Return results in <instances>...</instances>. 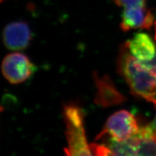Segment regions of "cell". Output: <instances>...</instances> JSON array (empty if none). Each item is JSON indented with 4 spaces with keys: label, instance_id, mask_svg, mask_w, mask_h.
Masks as SVG:
<instances>
[{
    "label": "cell",
    "instance_id": "6",
    "mask_svg": "<svg viewBox=\"0 0 156 156\" xmlns=\"http://www.w3.org/2000/svg\"><path fill=\"white\" fill-rule=\"evenodd\" d=\"M154 23V15L147 7L124 9L122 14L120 28L123 31L131 29H149Z\"/></svg>",
    "mask_w": 156,
    "mask_h": 156
},
{
    "label": "cell",
    "instance_id": "10",
    "mask_svg": "<svg viewBox=\"0 0 156 156\" xmlns=\"http://www.w3.org/2000/svg\"><path fill=\"white\" fill-rule=\"evenodd\" d=\"M116 5L123 7L124 9L136 7H146L147 0H111Z\"/></svg>",
    "mask_w": 156,
    "mask_h": 156
},
{
    "label": "cell",
    "instance_id": "11",
    "mask_svg": "<svg viewBox=\"0 0 156 156\" xmlns=\"http://www.w3.org/2000/svg\"><path fill=\"white\" fill-rule=\"evenodd\" d=\"M92 155H113L110 150L105 144H91L90 145Z\"/></svg>",
    "mask_w": 156,
    "mask_h": 156
},
{
    "label": "cell",
    "instance_id": "7",
    "mask_svg": "<svg viewBox=\"0 0 156 156\" xmlns=\"http://www.w3.org/2000/svg\"><path fill=\"white\" fill-rule=\"evenodd\" d=\"M124 44L131 54L139 61H149L156 55V44L147 33H136Z\"/></svg>",
    "mask_w": 156,
    "mask_h": 156
},
{
    "label": "cell",
    "instance_id": "1",
    "mask_svg": "<svg viewBox=\"0 0 156 156\" xmlns=\"http://www.w3.org/2000/svg\"><path fill=\"white\" fill-rule=\"evenodd\" d=\"M117 68L131 93L152 103L156 108V55L149 61H139L124 44L120 48Z\"/></svg>",
    "mask_w": 156,
    "mask_h": 156
},
{
    "label": "cell",
    "instance_id": "12",
    "mask_svg": "<svg viewBox=\"0 0 156 156\" xmlns=\"http://www.w3.org/2000/svg\"><path fill=\"white\" fill-rule=\"evenodd\" d=\"M148 125L151 128H152V129L154 131L155 133H156V116L154 118V120L151 122Z\"/></svg>",
    "mask_w": 156,
    "mask_h": 156
},
{
    "label": "cell",
    "instance_id": "9",
    "mask_svg": "<svg viewBox=\"0 0 156 156\" xmlns=\"http://www.w3.org/2000/svg\"><path fill=\"white\" fill-rule=\"evenodd\" d=\"M139 136L136 133L125 140H116L110 136L105 144L113 155H137Z\"/></svg>",
    "mask_w": 156,
    "mask_h": 156
},
{
    "label": "cell",
    "instance_id": "2",
    "mask_svg": "<svg viewBox=\"0 0 156 156\" xmlns=\"http://www.w3.org/2000/svg\"><path fill=\"white\" fill-rule=\"evenodd\" d=\"M67 140L65 152L68 155H92L84 128V114L81 107L69 104L63 109Z\"/></svg>",
    "mask_w": 156,
    "mask_h": 156
},
{
    "label": "cell",
    "instance_id": "5",
    "mask_svg": "<svg viewBox=\"0 0 156 156\" xmlns=\"http://www.w3.org/2000/svg\"><path fill=\"white\" fill-rule=\"evenodd\" d=\"M32 38L31 29L23 21L9 23L3 31V41L7 48L11 50H21L26 48Z\"/></svg>",
    "mask_w": 156,
    "mask_h": 156
},
{
    "label": "cell",
    "instance_id": "4",
    "mask_svg": "<svg viewBox=\"0 0 156 156\" xmlns=\"http://www.w3.org/2000/svg\"><path fill=\"white\" fill-rule=\"evenodd\" d=\"M37 68L30 59L21 53H9L2 62V70L4 77L12 84L25 81L36 71Z\"/></svg>",
    "mask_w": 156,
    "mask_h": 156
},
{
    "label": "cell",
    "instance_id": "13",
    "mask_svg": "<svg viewBox=\"0 0 156 156\" xmlns=\"http://www.w3.org/2000/svg\"><path fill=\"white\" fill-rule=\"evenodd\" d=\"M155 40H156V21L155 22Z\"/></svg>",
    "mask_w": 156,
    "mask_h": 156
},
{
    "label": "cell",
    "instance_id": "3",
    "mask_svg": "<svg viewBox=\"0 0 156 156\" xmlns=\"http://www.w3.org/2000/svg\"><path fill=\"white\" fill-rule=\"evenodd\" d=\"M139 129L133 115L126 110H121L109 117L104 129L96 136V140L103 138L106 135L116 140H125L137 133Z\"/></svg>",
    "mask_w": 156,
    "mask_h": 156
},
{
    "label": "cell",
    "instance_id": "8",
    "mask_svg": "<svg viewBox=\"0 0 156 156\" xmlns=\"http://www.w3.org/2000/svg\"><path fill=\"white\" fill-rule=\"evenodd\" d=\"M96 80L98 93L96 100L98 105L106 107L124 101V97L116 89L113 82L108 77L98 78Z\"/></svg>",
    "mask_w": 156,
    "mask_h": 156
}]
</instances>
